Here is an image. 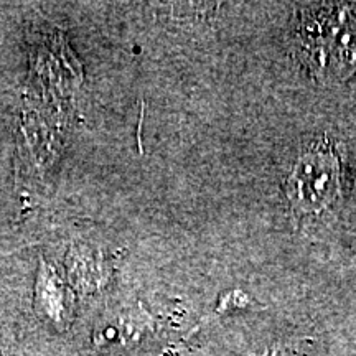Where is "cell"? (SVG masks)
Returning a JSON list of instances; mask_svg holds the SVG:
<instances>
[{"label": "cell", "mask_w": 356, "mask_h": 356, "mask_svg": "<svg viewBox=\"0 0 356 356\" xmlns=\"http://www.w3.org/2000/svg\"><path fill=\"white\" fill-rule=\"evenodd\" d=\"M302 22V42L315 70L345 78L356 70V17L345 7L310 10Z\"/></svg>", "instance_id": "6da1fadb"}, {"label": "cell", "mask_w": 356, "mask_h": 356, "mask_svg": "<svg viewBox=\"0 0 356 356\" xmlns=\"http://www.w3.org/2000/svg\"><path fill=\"white\" fill-rule=\"evenodd\" d=\"M338 190L337 160L332 152L317 147L307 150L289 175V200L302 213H318L328 208Z\"/></svg>", "instance_id": "7a4b0ae2"}]
</instances>
